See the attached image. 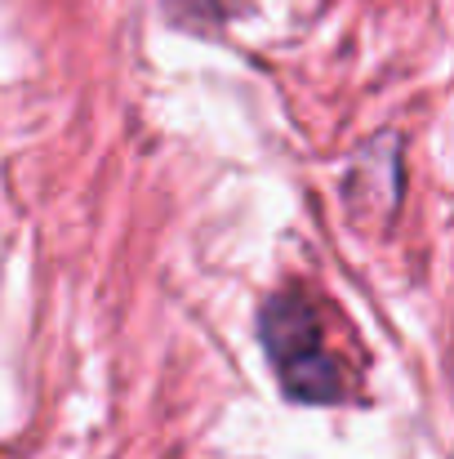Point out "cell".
Segmentation results:
<instances>
[{
  "label": "cell",
  "mask_w": 454,
  "mask_h": 459,
  "mask_svg": "<svg viewBox=\"0 0 454 459\" xmlns=\"http://www.w3.org/2000/svg\"><path fill=\"white\" fill-rule=\"evenodd\" d=\"M259 339L290 402L334 406L347 397V375L330 352L321 307L312 304L307 290H277L259 312Z\"/></svg>",
  "instance_id": "6da1fadb"
}]
</instances>
